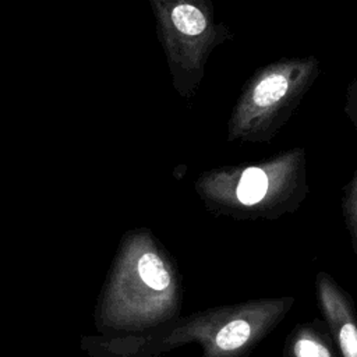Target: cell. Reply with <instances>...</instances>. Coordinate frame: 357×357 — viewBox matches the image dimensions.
<instances>
[{
  "mask_svg": "<svg viewBox=\"0 0 357 357\" xmlns=\"http://www.w3.org/2000/svg\"><path fill=\"white\" fill-rule=\"evenodd\" d=\"M183 284L177 266L149 236L130 238L95 308L99 335L145 332L180 315Z\"/></svg>",
  "mask_w": 357,
  "mask_h": 357,
  "instance_id": "1",
  "label": "cell"
},
{
  "mask_svg": "<svg viewBox=\"0 0 357 357\" xmlns=\"http://www.w3.org/2000/svg\"><path fill=\"white\" fill-rule=\"evenodd\" d=\"M315 298L340 357H357V310L350 293L328 272L314 279Z\"/></svg>",
  "mask_w": 357,
  "mask_h": 357,
  "instance_id": "2",
  "label": "cell"
},
{
  "mask_svg": "<svg viewBox=\"0 0 357 357\" xmlns=\"http://www.w3.org/2000/svg\"><path fill=\"white\" fill-rule=\"evenodd\" d=\"M283 357H340L325 322L318 318L298 322L287 333Z\"/></svg>",
  "mask_w": 357,
  "mask_h": 357,
  "instance_id": "3",
  "label": "cell"
},
{
  "mask_svg": "<svg viewBox=\"0 0 357 357\" xmlns=\"http://www.w3.org/2000/svg\"><path fill=\"white\" fill-rule=\"evenodd\" d=\"M269 188V180L264 170L258 167H248L244 170L237 190L236 197L244 206L258 205L266 195Z\"/></svg>",
  "mask_w": 357,
  "mask_h": 357,
  "instance_id": "4",
  "label": "cell"
},
{
  "mask_svg": "<svg viewBox=\"0 0 357 357\" xmlns=\"http://www.w3.org/2000/svg\"><path fill=\"white\" fill-rule=\"evenodd\" d=\"M289 82L283 74L273 73L266 75L254 89V102L259 107H268L278 102L287 92Z\"/></svg>",
  "mask_w": 357,
  "mask_h": 357,
  "instance_id": "5",
  "label": "cell"
},
{
  "mask_svg": "<svg viewBox=\"0 0 357 357\" xmlns=\"http://www.w3.org/2000/svg\"><path fill=\"white\" fill-rule=\"evenodd\" d=\"M172 20L176 28L185 35H198L206 26L204 14L191 4H178L172 11Z\"/></svg>",
  "mask_w": 357,
  "mask_h": 357,
  "instance_id": "6",
  "label": "cell"
}]
</instances>
